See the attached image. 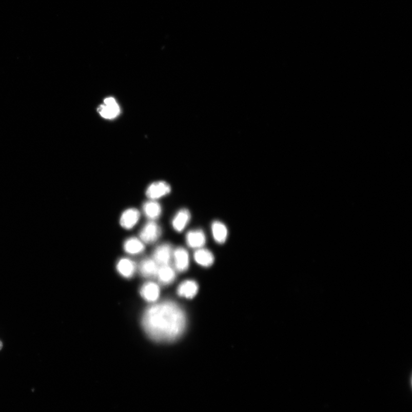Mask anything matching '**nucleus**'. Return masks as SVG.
I'll return each instance as SVG.
<instances>
[{
  "mask_svg": "<svg viewBox=\"0 0 412 412\" xmlns=\"http://www.w3.org/2000/svg\"><path fill=\"white\" fill-rule=\"evenodd\" d=\"M186 324L185 312L171 301L149 307L142 318L144 330L152 340L158 342L177 339L184 331Z\"/></svg>",
  "mask_w": 412,
  "mask_h": 412,
  "instance_id": "nucleus-1",
  "label": "nucleus"
},
{
  "mask_svg": "<svg viewBox=\"0 0 412 412\" xmlns=\"http://www.w3.org/2000/svg\"><path fill=\"white\" fill-rule=\"evenodd\" d=\"M162 234V228L154 221L148 222L144 226L140 232V240L147 244L156 242Z\"/></svg>",
  "mask_w": 412,
  "mask_h": 412,
  "instance_id": "nucleus-2",
  "label": "nucleus"
},
{
  "mask_svg": "<svg viewBox=\"0 0 412 412\" xmlns=\"http://www.w3.org/2000/svg\"><path fill=\"white\" fill-rule=\"evenodd\" d=\"M171 187L165 181H157L149 185L146 191V196L151 200L155 201L165 197L171 192Z\"/></svg>",
  "mask_w": 412,
  "mask_h": 412,
  "instance_id": "nucleus-3",
  "label": "nucleus"
},
{
  "mask_svg": "<svg viewBox=\"0 0 412 412\" xmlns=\"http://www.w3.org/2000/svg\"><path fill=\"white\" fill-rule=\"evenodd\" d=\"M173 251L172 246L169 243H163L158 246L153 253V260L158 265H168L172 259Z\"/></svg>",
  "mask_w": 412,
  "mask_h": 412,
  "instance_id": "nucleus-4",
  "label": "nucleus"
},
{
  "mask_svg": "<svg viewBox=\"0 0 412 412\" xmlns=\"http://www.w3.org/2000/svg\"><path fill=\"white\" fill-rule=\"evenodd\" d=\"M140 218V211L135 208H128L122 213L120 224L125 229L130 230L136 226Z\"/></svg>",
  "mask_w": 412,
  "mask_h": 412,
  "instance_id": "nucleus-5",
  "label": "nucleus"
},
{
  "mask_svg": "<svg viewBox=\"0 0 412 412\" xmlns=\"http://www.w3.org/2000/svg\"><path fill=\"white\" fill-rule=\"evenodd\" d=\"M186 241L188 246L197 250L205 246L206 236L205 232L201 229L192 230L187 232Z\"/></svg>",
  "mask_w": 412,
  "mask_h": 412,
  "instance_id": "nucleus-6",
  "label": "nucleus"
},
{
  "mask_svg": "<svg viewBox=\"0 0 412 412\" xmlns=\"http://www.w3.org/2000/svg\"><path fill=\"white\" fill-rule=\"evenodd\" d=\"M191 218V213L187 208L179 210L172 220L173 230L178 232H182L189 223Z\"/></svg>",
  "mask_w": 412,
  "mask_h": 412,
  "instance_id": "nucleus-7",
  "label": "nucleus"
},
{
  "mask_svg": "<svg viewBox=\"0 0 412 412\" xmlns=\"http://www.w3.org/2000/svg\"><path fill=\"white\" fill-rule=\"evenodd\" d=\"M175 266L178 271L183 272L187 270L190 264L188 252L182 247H179L173 251V256Z\"/></svg>",
  "mask_w": 412,
  "mask_h": 412,
  "instance_id": "nucleus-8",
  "label": "nucleus"
},
{
  "mask_svg": "<svg viewBox=\"0 0 412 412\" xmlns=\"http://www.w3.org/2000/svg\"><path fill=\"white\" fill-rule=\"evenodd\" d=\"M211 231L213 240L218 244H224L228 235V228L225 223L220 221H213L211 224Z\"/></svg>",
  "mask_w": 412,
  "mask_h": 412,
  "instance_id": "nucleus-9",
  "label": "nucleus"
},
{
  "mask_svg": "<svg viewBox=\"0 0 412 412\" xmlns=\"http://www.w3.org/2000/svg\"><path fill=\"white\" fill-rule=\"evenodd\" d=\"M105 105H102L99 108L102 117L106 119H112L115 117L120 111V109L116 103L115 99L112 97H109L104 101Z\"/></svg>",
  "mask_w": 412,
  "mask_h": 412,
  "instance_id": "nucleus-10",
  "label": "nucleus"
},
{
  "mask_svg": "<svg viewBox=\"0 0 412 412\" xmlns=\"http://www.w3.org/2000/svg\"><path fill=\"white\" fill-rule=\"evenodd\" d=\"M193 258L198 265L205 267L212 266L215 261L212 252L203 247L195 251Z\"/></svg>",
  "mask_w": 412,
  "mask_h": 412,
  "instance_id": "nucleus-11",
  "label": "nucleus"
},
{
  "mask_svg": "<svg viewBox=\"0 0 412 412\" xmlns=\"http://www.w3.org/2000/svg\"><path fill=\"white\" fill-rule=\"evenodd\" d=\"M143 211L149 220L154 221L161 217L162 209L160 203L155 201L151 200L144 203Z\"/></svg>",
  "mask_w": 412,
  "mask_h": 412,
  "instance_id": "nucleus-12",
  "label": "nucleus"
},
{
  "mask_svg": "<svg viewBox=\"0 0 412 412\" xmlns=\"http://www.w3.org/2000/svg\"><path fill=\"white\" fill-rule=\"evenodd\" d=\"M141 295L147 301L154 302L160 297V287L155 283L151 282L146 283L142 287Z\"/></svg>",
  "mask_w": 412,
  "mask_h": 412,
  "instance_id": "nucleus-13",
  "label": "nucleus"
},
{
  "mask_svg": "<svg viewBox=\"0 0 412 412\" xmlns=\"http://www.w3.org/2000/svg\"><path fill=\"white\" fill-rule=\"evenodd\" d=\"M124 250L128 254L131 255H136L140 254L145 249L144 243L140 239L135 237L128 238L124 243Z\"/></svg>",
  "mask_w": 412,
  "mask_h": 412,
  "instance_id": "nucleus-14",
  "label": "nucleus"
},
{
  "mask_svg": "<svg viewBox=\"0 0 412 412\" xmlns=\"http://www.w3.org/2000/svg\"><path fill=\"white\" fill-rule=\"evenodd\" d=\"M116 269L124 277L131 278L135 272L136 265L128 258H123L117 262Z\"/></svg>",
  "mask_w": 412,
  "mask_h": 412,
  "instance_id": "nucleus-15",
  "label": "nucleus"
},
{
  "mask_svg": "<svg viewBox=\"0 0 412 412\" xmlns=\"http://www.w3.org/2000/svg\"><path fill=\"white\" fill-rule=\"evenodd\" d=\"M198 291V286L194 281L188 280L182 283L178 289V293L187 299H192Z\"/></svg>",
  "mask_w": 412,
  "mask_h": 412,
  "instance_id": "nucleus-16",
  "label": "nucleus"
},
{
  "mask_svg": "<svg viewBox=\"0 0 412 412\" xmlns=\"http://www.w3.org/2000/svg\"><path fill=\"white\" fill-rule=\"evenodd\" d=\"M158 265L154 260L150 258L143 260L140 266L141 274L148 278L156 276L159 268Z\"/></svg>",
  "mask_w": 412,
  "mask_h": 412,
  "instance_id": "nucleus-17",
  "label": "nucleus"
},
{
  "mask_svg": "<svg viewBox=\"0 0 412 412\" xmlns=\"http://www.w3.org/2000/svg\"><path fill=\"white\" fill-rule=\"evenodd\" d=\"M156 276L163 284H168L175 280V272L169 265L161 266L158 268Z\"/></svg>",
  "mask_w": 412,
  "mask_h": 412,
  "instance_id": "nucleus-18",
  "label": "nucleus"
},
{
  "mask_svg": "<svg viewBox=\"0 0 412 412\" xmlns=\"http://www.w3.org/2000/svg\"><path fill=\"white\" fill-rule=\"evenodd\" d=\"M3 347V342L0 340V350H2Z\"/></svg>",
  "mask_w": 412,
  "mask_h": 412,
  "instance_id": "nucleus-19",
  "label": "nucleus"
}]
</instances>
